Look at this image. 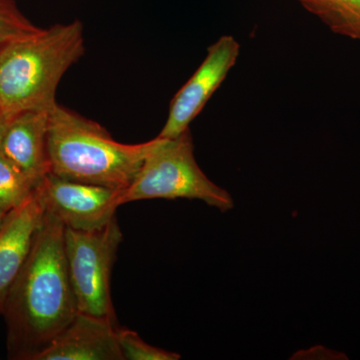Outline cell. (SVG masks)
<instances>
[{
	"mask_svg": "<svg viewBox=\"0 0 360 360\" xmlns=\"http://www.w3.org/2000/svg\"><path fill=\"white\" fill-rule=\"evenodd\" d=\"M158 141V136L143 143H122L103 125L60 104L49 112L51 174L63 179L125 191Z\"/></svg>",
	"mask_w": 360,
	"mask_h": 360,
	"instance_id": "3",
	"label": "cell"
},
{
	"mask_svg": "<svg viewBox=\"0 0 360 360\" xmlns=\"http://www.w3.org/2000/svg\"><path fill=\"white\" fill-rule=\"evenodd\" d=\"M9 117H11V116L0 112V141H1L2 134H4V129H6Z\"/></svg>",
	"mask_w": 360,
	"mask_h": 360,
	"instance_id": "15",
	"label": "cell"
},
{
	"mask_svg": "<svg viewBox=\"0 0 360 360\" xmlns=\"http://www.w3.org/2000/svg\"><path fill=\"white\" fill-rule=\"evenodd\" d=\"M335 34L360 41V0H297Z\"/></svg>",
	"mask_w": 360,
	"mask_h": 360,
	"instance_id": "11",
	"label": "cell"
},
{
	"mask_svg": "<svg viewBox=\"0 0 360 360\" xmlns=\"http://www.w3.org/2000/svg\"><path fill=\"white\" fill-rule=\"evenodd\" d=\"M6 214L7 212L0 208V226H1L2 222H4V219H6Z\"/></svg>",
	"mask_w": 360,
	"mask_h": 360,
	"instance_id": "16",
	"label": "cell"
},
{
	"mask_svg": "<svg viewBox=\"0 0 360 360\" xmlns=\"http://www.w3.org/2000/svg\"><path fill=\"white\" fill-rule=\"evenodd\" d=\"M129 188L123 205L146 200H198L226 212L233 208L231 194L213 184L201 170L194 156L191 129L175 139L158 137Z\"/></svg>",
	"mask_w": 360,
	"mask_h": 360,
	"instance_id": "4",
	"label": "cell"
},
{
	"mask_svg": "<svg viewBox=\"0 0 360 360\" xmlns=\"http://www.w3.org/2000/svg\"><path fill=\"white\" fill-rule=\"evenodd\" d=\"M45 212L65 229L91 231L108 224L123 205L124 191L75 181L49 174L39 184Z\"/></svg>",
	"mask_w": 360,
	"mask_h": 360,
	"instance_id": "6",
	"label": "cell"
},
{
	"mask_svg": "<svg viewBox=\"0 0 360 360\" xmlns=\"http://www.w3.org/2000/svg\"><path fill=\"white\" fill-rule=\"evenodd\" d=\"M117 340L124 360H179L180 354L153 347L139 333L127 328H117Z\"/></svg>",
	"mask_w": 360,
	"mask_h": 360,
	"instance_id": "14",
	"label": "cell"
},
{
	"mask_svg": "<svg viewBox=\"0 0 360 360\" xmlns=\"http://www.w3.org/2000/svg\"><path fill=\"white\" fill-rule=\"evenodd\" d=\"M82 21L58 23L0 51V112H51L66 71L84 56Z\"/></svg>",
	"mask_w": 360,
	"mask_h": 360,
	"instance_id": "2",
	"label": "cell"
},
{
	"mask_svg": "<svg viewBox=\"0 0 360 360\" xmlns=\"http://www.w3.org/2000/svg\"><path fill=\"white\" fill-rule=\"evenodd\" d=\"M116 321L78 312L34 360H124Z\"/></svg>",
	"mask_w": 360,
	"mask_h": 360,
	"instance_id": "8",
	"label": "cell"
},
{
	"mask_svg": "<svg viewBox=\"0 0 360 360\" xmlns=\"http://www.w3.org/2000/svg\"><path fill=\"white\" fill-rule=\"evenodd\" d=\"M122 238L116 217L96 231L65 229L66 264L78 311L116 321L110 283Z\"/></svg>",
	"mask_w": 360,
	"mask_h": 360,
	"instance_id": "5",
	"label": "cell"
},
{
	"mask_svg": "<svg viewBox=\"0 0 360 360\" xmlns=\"http://www.w3.org/2000/svg\"><path fill=\"white\" fill-rule=\"evenodd\" d=\"M37 184L0 153V208L8 212L32 198Z\"/></svg>",
	"mask_w": 360,
	"mask_h": 360,
	"instance_id": "12",
	"label": "cell"
},
{
	"mask_svg": "<svg viewBox=\"0 0 360 360\" xmlns=\"http://www.w3.org/2000/svg\"><path fill=\"white\" fill-rule=\"evenodd\" d=\"M49 113L22 111L11 115L0 141V153L37 186L51 174L47 134Z\"/></svg>",
	"mask_w": 360,
	"mask_h": 360,
	"instance_id": "10",
	"label": "cell"
},
{
	"mask_svg": "<svg viewBox=\"0 0 360 360\" xmlns=\"http://www.w3.org/2000/svg\"><path fill=\"white\" fill-rule=\"evenodd\" d=\"M239 53L240 45L232 35H222L208 47L205 60L170 101L167 120L158 137L175 139L189 129L191 123L224 84Z\"/></svg>",
	"mask_w": 360,
	"mask_h": 360,
	"instance_id": "7",
	"label": "cell"
},
{
	"mask_svg": "<svg viewBox=\"0 0 360 360\" xmlns=\"http://www.w3.org/2000/svg\"><path fill=\"white\" fill-rule=\"evenodd\" d=\"M45 217L39 189L25 202L7 212L0 226V314L7 293L30 257Z\"/></svg>",
	"mask_w": 360,
	"mask_h": 360,
	"instance_id": "9",
	"label": "cell"
},
{
	"mask_svg": "<svg viewBox=\"0 0 360 360\" xmlns=\"http://www.w3.org/2000/svg\"><path fill=\"white\" fill-rule=\"evenodd\" d=\"M65 233L63 224L45 212L1 311L11 359L34 360L79 312L66 264Z\"/></svg>",
	"mask_w": 360,
	"mask_h": 360,
	"instance_id": "1",
	"label": "cell"
},
{
	"mask_svg": "<svg viewBox=\"0 0 360 360\" xmlns=\"http://www.w3.org/2000/svg\"><path fill=\"white\" fill-rule=\"evenodd\" d=\"M14 0H0V51L6 45L39 32Z\"/></svg>",
	"mask_w": 360,
	"mask_h": 360,
	"instance_id": "13",
	"label": "cell"
}]
</instances>
